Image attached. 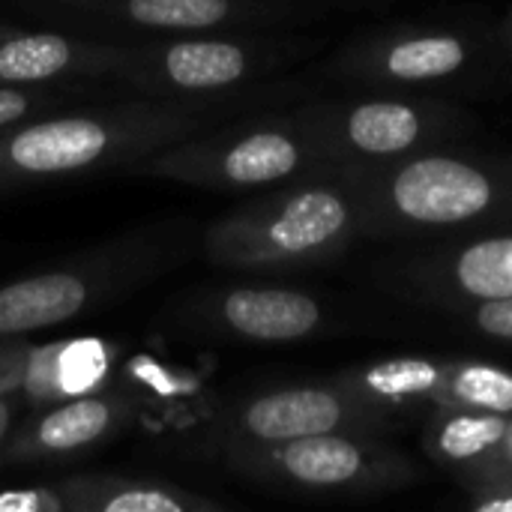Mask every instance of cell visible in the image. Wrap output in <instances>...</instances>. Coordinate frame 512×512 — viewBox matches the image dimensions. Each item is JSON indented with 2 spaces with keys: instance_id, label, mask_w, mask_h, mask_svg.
<instances>
[{
  "instance_id": "1",
  "label": "cell",
  "mask_w": 512,
  "mask_h": 512,
  "mask_svg": "<svg viewBox=\"0 0 512 512\" xmlns=\"http://www.w3.org/2000/svg\"><path fill=\"white\" fill-rule=\"evenodd\" d=\"M336 171L357 195L360 234L453 231L512 213V168L492 159L408 153Z\"/></svg>"
},
{
  "instance_id": "2",
  "label": "cell",
  "mask_w": 512,
  "mask_h": 512,
  "mask_svg": "<svg viewBox=\"0 0 512 512\" xmlns=\"http://www.w3.org/2000/svg\"><path fill=\"white\" fill-rule=\"evenodd\" d=\"M360 234L357 195L339 171L303 183L210 231V255L231 267L279 270L342 255Z\"/></svg>"
},
{
  "instance_id": "3",
  "label": "cell",
  "mask_w": 512,
  "mask_h": 512,
  "mask_svg": "<svg viewBox=\"0 0 512 512\" xmlns=\"http://www.w3.org/2000/svg\"><path fill=\"white\" fill-rule=\"evenodd\" d=\"M189 132V117L165 111H102L0 129V180L84 174Z\"/></svg>"
},
{
  "instance_id": "4",
  "label": "cell",
  "mask_w": 512,
  "mask_h": 512,
  "mask_svg": "<svg viewBox=\"0 0 512 512\" xmlns=\"http://www.w3.org/2000/svg\"><path fill=\"white\" fill-rule=\"evenodd\" d=\"M234 462L279 489L333 498L390 495L423 480L417 462L375 432H330L273 447H240Z\"/></svg>"
},
{
  "instance_id": "5",
  "label": "cell",
  "mask_w": 512,
  "mask_h": 512,
  "mask_svg": "<svg viewBox=\"0 0 512 512\" xmlns=\"http://www.w3.org/2000/svg\"><path fill=\"white\" fill-rule=\"evenodd\" d=\"M318 168L336 171L306 123L294 129L258 126L243 135L192 144L186 150L162 153L153 165V171H162L177 180L231 189L267 186Z\"/></svg>"
},
{
  "instance_id": "6",
  "label": "cell",
  "mask_w": 512,
  "mask_h": 512,
  "mask_svg": "<svg viewBox=\"0 0 512 512\" xmlns=\"http://www.w3.org/2000/svg\"><path fill=\"white\" fill-rule=\"evenodd\" d=\"M306 126L333 168H357L426 150L450 132V111L441 102L363 99L324 111Z\"/></svg>"
},
{
  "instance_id": "7",
  "label": "cell",
  "mask_w": 512,
  "mask_h": 512,
  "mask_svg": "<svg viewBox=\"0 0 512 512\" xmlns=\"http://www.w3.org/2000/svg\"><path fill=\"white\" fill-rule=\"evenodd\" d=\"M393 417L351 396L339 381L282 387L255 396L234 414L240 447H273L330 432H387Z\"/></svg>"
},
{
  "instance_id": "8",
  "label": "cell",
  "mask_w": 512,
  "mask_h": 512,
  "mask_svg": "<svg viewBox=\"0 0 512 512\" xmlns=\"http://www.w3.org/2000/svg\"><path fill=\"white\" fill-rule=\"evenodd\" d=\"M408 282L444 303H477L512 297V234H492L429 255L405 270Z\"/></svg>"
},
{
  "instance_id": "9",
  "label": "cell",
  "mask_w": 512,
  "mask_h": 512,
  "mask_svg": "<svg viewBox=\"0 0 512 512\" xmlns=\"http://www.w3.org/2000/svg\"><path fill=\"white\" fill-rule=\"evenodd\" d=\"M471 60V45L447 30L393 33L366 42L348 57L354 75L381 84H423L456 75Z\"/></svg>"
},
{
  "instance_id": "10",
  "label": "cell",
  "mask_w": 512,
  "mask_h": 512,
  "mask_svg": "<svg viewBox=\"0 0 512 512\" xmlns=\"http://www.w3.org/2000/svg\"><path fill=\"white\" fill-rule=\"evenodd\" d=\"M216 318L237 339L282 345L318 333L324 306L312 294L291 288H231L219 297Z\"/></svg>"
},
{
  "instance_id": "11",
  "label": "cell",
  "mask_w": 512,
  "mask_h": 512,
  "mask_svg": "<svg viewBox=\"0 0 512 512\" xmlns=\"http://www.w3.org/2000/svg\"><path fill=\"white\" fill-rule=\"evenodd\" d=\"M99 285L81 270H48L0 288V336H27L75 321L93 306Z\"/></svg>"
},
{
  "instance_id": "12",
  "label": "cell",
  "mask_w": 512,
  "mask_h": 512,
  "mask_svg": "<svg viewBox=\"0 0 512 512\" xmlns=\"http://www.w3.org/2000/svg\"><path fill=\"white\" fill-rule=\"evenodd\" d=\"M450 360H429V357H390L360 369L342 372L336 381L357 396L360 402L378 408L381 414L393 417L417 408L432 405L438 408L444 399Z\"/></svg>"
},
{
  "instance_id": "13",
  "label": "cell",
  "mask_w": 512,
  "mask_h": 512,
  "mask_svg": "<svg viewBox=\"0 0 512 512\" xmlns=\"http://www.w3.org/2000/svg\"><path fill=\"white\" fill-rule=\"evenodd\" d=\"M510 414H489L471 408H435L426 429V453L435 465L450 471L459 486L477 480L492 465Z\"/></svg>"
},
{
  "instance_id": "14",
  "label": "cell",
  "mask_w": 512,
  "mask_h": 512,
  "mask_svg": "<svg viewBox=\"0 0 512 512\" xmlns=\"http://www.w3.org/2000/svg\"><path fill=\"white\" fill-rule=\"evenodd\" d=\"M123 411L117 399L108 396H69L63 405L45 411L27 435H21V444L15 453L27 459H45V456H69L78 450H87L108 438Z\"/></svg>"
},
{
  "instance_id": "15",
  "label": "cell",
  "mask_w": 512,
  "mask_h": 512,
  "mask_svg": "<svg viewBox=\"0 0 512 512\" xmlns=\"http://www.w3.org/2000/svg\"><path fill=\"white\" fill-rule=\"evenodd\" d=\"M255 54L225 39H186L159 51V75L165 84L192 93H210L240 84L252 72Z\"/></svg>"
},
{
  "instance_id": "16",
  "label": "cell",
  "mask_w": 512,
  "mask_h": 512,
  "mask_svg": "<svg viewBox=\"0 0 512 512\" xmlns=\"http://www.w3.org/2000/svg\"><path fill=\"white\" fill-rule=\"evenodd\" d=\"M99 51H84L78 42L57 33H24L0 42V81L3 84H42L66 75Z\"/></svg>"
},
{
  "instance_id": "17",
  "label": "cell",
  "mask_w": 512,
  "mask_h": 512,
  "mask_svg": "<svg viewBox=\"0 0 512 512\" xmlns=\"http://www.w3.org/2000/svg\"><path fill=\"white\" fill-rule=\"evenodd\" d=\"M438 408L512 414V372L480 360H450L444 399Z\"/></svg>"
},
{
  "instance_id": "18",
  "label": "cell",
  "mask_w": 512,
  "mask_h": 512,
  "mask_svg": "<svg viewBox=\"0 0 512 512\" xmlns=\"http://www.w3.org/2000/svg\"><path fill=\"white\" fill-rule=\"evenodd\" d=\"M39 360L45 363V369H24V381H45L48 396L87 393L105 369V354L99 342H60L39 354Z\"/></svg>"
},
{
  "instance_id": "19",
  "label": "cell",
  "mask_w": 512,
  "mask_h": 512,
  "mask_svg": "<svg viewBox=\"0 0 512 512\" xmlns=\"http://www.w3.org/2000/svg\"><path fill=\"white\" fill-rule=\"evenodd\" d=\"M123 12L150 30H207L237 9L234 0H126Z\"/></svg>"
},
{
  "instance_id": "20",
  "label": "cell",
  "mask_w": 512,
  "mask_h": 512,
  "mask_svg": "<svg viewBox=\"0 0 512 512\" xmlns=\"http://www.w3.org/2000/svg\"><path fill=\"white\" fill-rule=\"evenodd\" d=\"M81 510L102 512H186L195 507H207L189 495H180L177 489L150 486V483H117L108 492H87L75 501Z\"/></svg>"
},
{
  "instance_id": "21",
  "label": "cell",
  "mask_w": 512,
  "mask_h": 512,
  "mask_svg": "<svg viewBox=\"0 0 512 512\" xmlns=\"http://www.w3.org/2000/svg\"><path fill=\"white\" fill-rule=\"evenodd\" d=\"M462 315L483 336L498 339V342H512V297L465 303Z\"/></svg>"
},
{
  "instance_id": "22",
  "label": "cell",
  "mask_w": 512,
  "mask_h": 512,
  "mask_svg": "<svg viewBox=\"0 0 512 512\" xmlns=\"http://www.w3.org/2000/svg\"><path fill=\"white\" fill-rule=\"evenodd\" d=\"M462 489L474 512H512V480H480Z\"/></svg>"
},
{
  "instance_id": "23",
  "label": "cell",
  "mask_w": 512,
  "mask_h": 512,
  "mask_svg": "<svg viewBox=\"0 0 512 512\" xmlns=\"http://www.w3.org/2000/svg\"><path fill=\"white\" fill-rule=\"evenodd\" d=\"M36 108V99L30 93L12 90V87H0V129L18 123L21 117H27Z\"/></svg>"
},
{
  "instance_id": "24",
  "label": "cell",
  "mask_w": 512,
  "mask_h": 512,
  "mask_svg": "<svg viewBox=\"0 0 512 512\" xmlns=\"http://www.w3.org/2000/svg\"><path fill=\"white\" fill-rule=\"evenodd\" d=\"M480 480H512V414L510 423H507V432H504V441H501V447H498L492 465L486 468L483 477H477V480H471V483H480ZM471 483H465V486H471Z\"/></svg>"
},
{
  "instance_id": "25",
  "label": "cell",
  "mask_w": 512,
  "mask_h": 512,
  "mask_svg": "<svg viewBox=\"0 0 512 512\" xmlns=\"http://www.w3.org/2000/svg\"><path fill=\"white\" fill-rule=\"evenodd\" d=\"M24 378V360L21 357H0V396L15 387Z\"/></svg>"
},
{
  "instance_id": "26",
  "label": "cell",
  "mask_w": 512,
  "mask_h": 512,
  "mask_svg": "<svg viewBox=\"0 0 512 512\" xmlns=\"http://www.w3.org/2000/svg\"><path fill=\"white\" fill-rule=\"evenodd\" d=\"M12 417H15V402L0 396V447L6 444L9 438V429H12Z\"/></svg>"
},
{
  "instance_id": "27",
  "label": "cell",
  "mask_w": 512,
  "mask_h": 512,
  "mask_svg": "<svg viewBox=\"0 0 512 512\" xmlns=\"http://www.w3.org/2000/svg\"><path fill=\"white\" fill-rule=\"evenodd\" d=\"M504 33H507V45H510V51H512V12H510V18H507V27H504Z\"/></svg>"
}]
</instances>
